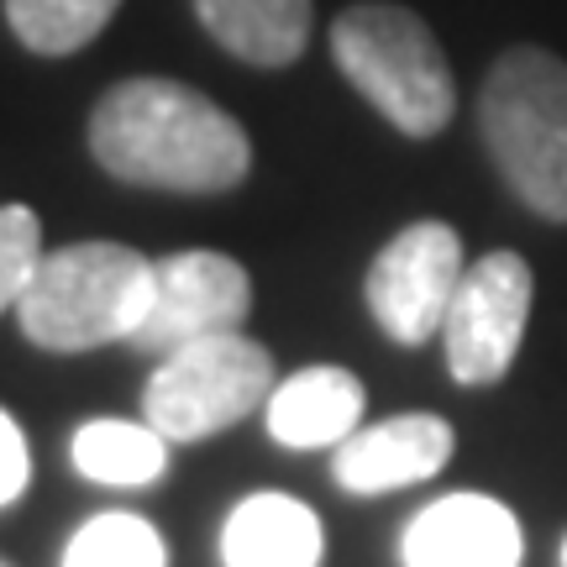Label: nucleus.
Masks as SVG:
<instances>
[{
  "mask_svg": "<svg viewBox=\"0 0 567 567\" xmlns=\"http://www.w3.org/2000/svg\"><path fill=\"white\" fill-rule=\"evenodd\" d=\"M478 132L509 195L542 221H567V63L509 48L478 90Z\"/></svg>",
  "mask_w": 567,
  "mask_h": 567,
  "instance_id": "2",
  "label": "nucleus"
},
{
  "mask_svg": "<svg viewBox=\"0 0 567 567\" xmlns=\"http://www.w3.org/2000/svg\"><path fill=\"white\" fill-rule=\"evenodd\" d=\"M268 394H274V358L243 331H221L163 352V363L142 389V415L163 442H205L264 410Z\"/></svg>",
  "mask_w": 567,
  "mask_h": 567,
  "instance_id": "5",
  "label": "nucleus"
},
{
  "mask_svg": "<svg viewBox=\"0 0 567 567\" xmlns=\"http://www.w3.org/2000/svg\"><path fill=\"white\" fill-rule=\"evenodd\" d=\"M122 0H6V21L21 48L42 59H69L101 38Z\"/></svg>",
  "mask_w": 567,
  "mask_h": 567,
  "instance_id": "15",
  "label": "nucleus"
},
{
  "mask_svg": "<svg viewBox=\"0 0 567 567\" xmlns=\"http://www.w3.org/2000/svg\"><path fill=\"white\" fill-rule=\"evenodd\" d=\"M153 305V264L122 243H74L42 252L38 274L17 300L21 337L42 352H90L132 342Z\"/></svg>",
  "mask_w": 567,
  "mask_h": 567,
  "instance_id": "3",
  "label": "nucleus"
},
{
  "mask_svg": "<svg viewBox=\"0 0 567 567\" xmlns=\"http://www.w3.org/2000/svg\"><path fill=\"white\" fill-rule=\"evenodd\" d=\"M457 452V436L442 415H389L379 425H363L352 431L337 457H331V473L347 494H394V488L425 484L431 473H442Z\"/></svg>",
  "mask_w": 567,
  "mask_h": 567,
  "instance_id": "9",
  "label": "nucleus"
},
{
  "mask_svg": "<svg viewBox=\"0 0 567 567\" xmlns=\"http://www.w3.org/2000/svg\"><path fill=\"white\" fill-rule=\"evenodd\" d=\"M321 515L300 505L295 494H247L243 505L226 515V567H321Z\"/></svg>",
  "mask_w": 567,
  "mask_h": 567,
  "instance_id": "12",
  "label": "nucleus"
},
{
  "mask_svg": "<svg viewBox=\"0 0 567 567\" xmlns=\"http://www.w3.org/2000/svg\"><path fill=\"white\" fill-rule=\"evenodd\" d=\"M563 567H567V542H563Z\"/></svg>",
  "mask_w": 567,
  "mask_h": 567,
  "instance_id": "19",
  "label": "nucleus"
},
{
  "mask_svg": "<svg viewBox=\"0 0 567 567\" xmlns=\"http://www.w3.org/2000/svg\"><path fill=\"white\" fill-rule=\"evenodd\" d=\"M163 536L142 515H95L74 530V542L63 551V567H163Z\"/></svg>",
  "mask_w": 567,
  "mask_h": 567,
  "instance_id": "16",
  "label": "nucleus"
},
{
  "mask_svg": "<svg viewBox=\"0 0 567 567\" xmlns=\"http://www.w3.org/2000/svg\"><path fill=\"white\" fill-rule=\"evenodd\" d=\"M0 567H6V563H0Z\"/></svg>",
  "mask_w": 567,
  "mask_h": 567,
  "instance_id": "20",
  "label": "nucleus"
},
{
  "mask_svg": "<svg viewBox=\"0 0 567 567\" xmlns=\"http://www.w3.org/2000/svg\"><path fill=\"white\" fill-rule=\"evenodd\" d=\"M247 310H252V279L237 258L195 247V252H174L153 264V305L142 326L132 331L137 352H174L200 337H221V331H243Z\"/></svg>",
  "mask_w": 567,
  "mask_h": 567,
  "instance_id": "8",
  "label": "nucleus"
},
{
  "mask_svg": "<svg viewBox=\"0 0 567 567\" xmlns=\"http://www.w3.org/2000/svg\"><path fill=\"white\" fill-rule=\"evenodd\" d=\"M368 394L347 368H300L295 379L274 384L268 394V436L295 452H316V446H342L358 421H363Z\"/></svg>",
  "mask_w": 567,
  "mask_h": 567,
  "instance_id": "11",
  "label": "nucleus"
},
{
  "mask_svg": "<svg viewBox=\"0 0 567 567\" xmlns=\"http://www.w3.org/2000/svg\"><path fill=\"white\" fill-rule=\"evenodd\" d=\"M27 478H32V452H27V436H21V425L0 410V505L21 499Z\"/></svg>",
  "mask_w": 567,
  "mask_h": 567,
  "instance_id": "18",
  "label": "nucleus"
},
{
  "mask_svg": "<svg viewBox=\"0 0 567 567\" xmlns=\"http://www.w3.org/2000/svg\"><path fill=\"white\" fill-rule=\"evenodd\" d=\"M530 264L520 252H484L478 264L463 268V284L446 310V368L467 389L499 384L526 342L530 321Z\"/></svg>",
  "mask_w": 567,
  "mask_h": 567,
  "instance_id": "7",
  "label": "nucleus"
},
{
  "mask_svg": "<svg viewBox=\"0 0 567 567\" xmlns=\"http://www.w3.org/2000/svg\"><path fill=\"white\" fill-rule=\"evenodd\" d=\"M195 17L231 59L284 69L310 42V0H195Z\"/></svg>",
  "mask_w": 567,
  "mask_h": 567,
  "instance_id": "13",
  "label": "nucleus"
},
{
  "mask_svg": "<svg viewBox=\"0 0 567 567\" xmlns=\"http://www.w3.org/2000/svg\"><path fill=\"white\" fill-rule=\"evenodd\" d=\"M42 264V221L27 205H0V316L17 310Z\"/></svg>",
  "mask_w": 567,
  "mask_h": 567,
  "instance_id": "17",
  "label": "nucleus"
},
{
  "mask_svg": "<svg viewBox=\"0 0 567 567\" xmlns=\"http://www.w3.org/2000/svg\"><path fill=\"white\" fill-rule=\"evenodd\" d=\"M463 237L446 221H415L400 237H389L373 258L363 284L368 316L379 321L389 342L421 347L442 337L452 295L463 284Z\"/></svg>",
  "mask_w": 567,
  "mask_h": 567,
  "instance_id": "6",
  "label": "nucleus"
},
{
  "mask_svg": "<svg viewBox=\"0 0 567 567\" xmlns=\"http://www.w3.org/2000/svg\"><path fill=\"white\" fill-rule=\"evenodd\" d=\"M331 59L347 84L405 137H436L452 122L457 90L442 42L405 6L389 0L347 6L331 21Z\"/></svg>",
  "mask_w": 567,
  "mask_h": 567,
  "instance_id": "4",
  "label": "nucleus"
},
{
  "mask_svg": "<svg viewBox=\"0 0 567 567\" xmlns=\"http://www.w3.org/2000/svg\"><path fill=\"white\" fill-rule=\"evenodd\" d=\"M405 567H520V520L488 494H446L410 520Z\"/></svg>",
  "mask_w": 567,
  "mask_h": 567,
  "instance_id": "10",
  "label": "nucleus"
},
{
  "mask_svg": "<svg viewBox=\"0 0 567 567\" xmlns=\"http://www.w3.org/2000/svg\"><path fill=\"white\" fill-rule=\"evenodd\" d=\"M74 467L90 484L111 488H142L158 484L168 467V442L147 421H84L74 431Z\"/></svg>",
  "mask_w": 567,
  "mask_h": 567,
  "instance_id": "14",
  "label": "nucleus"
},
{
  "mask_svg": "<svg viewBox=\"0 0 567 567\" xmlns=\"http://www.w3.org/2000/svg\"><path fill=\"white\" fill-rule=\"evenodd\" d=\"M90 153L111 179L163 195H226L252 168L237 116L179 80L111 84L90 111Z\"/></svg>",
  "mask_w": 567,
  "mask_h": 567,
  "instance_id": "1",
  "label": "nucleus"
}]
</instances>
